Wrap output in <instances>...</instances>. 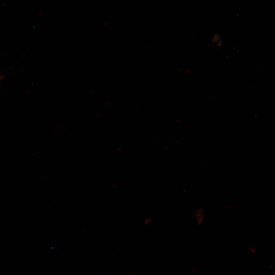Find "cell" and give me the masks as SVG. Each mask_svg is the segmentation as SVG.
<instances>
[{"mask_svg":"<svg viewBox=\"0 0 275 275\" xmlns=\"http://www.w3.org/2000/svg\"><path fill=\"white\" fill-rule=\"evenodd\" d=\"M194 218L198 224L201 225L202 224L205 219L204 209L202 208L196 209L194 213Z\"/></svg>","mask_w":275,"mask_h":275,"instance_id":"6da1fadb","label":"cell"},{"mask_svg":"<svg viewBox=\"0 0 275 275\" xmlns=\"http://www.w3.org/2000/svg\"><path fill=\"white\" fill-rule=\"evenodd\" d=\"M2 78V76L0 75V79Z\"/></svg>","mask_w":275,"mask_h":275,"instance_id":"7a4b0ae2","label":"cell"}]
</instances>
